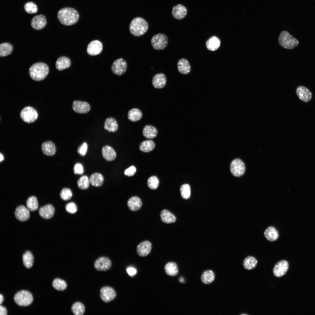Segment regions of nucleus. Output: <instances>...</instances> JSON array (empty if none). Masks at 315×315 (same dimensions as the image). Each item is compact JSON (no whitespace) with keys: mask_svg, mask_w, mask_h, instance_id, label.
<instances>
[{"mask_svg":"<svg viewBox=\"0 0 315 315\" xmlns=\"http://www.w3.org/2000/svg\"><path fill=\"white\" fill-rule=\"evenodd\" d=\"M20 116L23 121L29 123L34 122L37 119L38 114L34 108L30 106H27L22 109Z\"/></svg>","mask_w":315,"mask_h":315,"instance_id":"nucleus-6","label":"nucleus"},{"mask_svg":"<svg viewBox=\"0 0 315 315\" xmlns=\"http://www.w3.org/2000/svg\"><path fill=\"white\" fill-rule=\"evenodd\" d=\"M22 258L23 265L26 267L29 268L33 266L34 258L30 251H26L23 254Z\"/></svg>","mask_w":315,"mask_h":315,"instance_id":"nucleus-36","label":"nucleus"},{"mask_svg":"<svg viewBox=\"0 0 315 315\" xmlns=\"http://www.w3.org/2000/svg\"><path fill=\"white\" fill-rule=\"evenodd\" d=\"M127 271L129 275L133 276L136 273V269L132 267H129L127 268Z\"/></svg>","mask_w":315,"mask_h":315,"instance_id":"nucleus-52","label":"nucleus"},{"mask_svg":"<svg viewBox=\"0 0 315 315\" xmlns=\"http://www.w3.org/2000/svg\"><path fill=\"white\" fill-rule=\"evenodd\" d=\"M4 300V298L3 295L1 294H0V303L1 304L3 302Z\"/></svg>","mask_w":315,"mask_h":315,"instance_id":"nucleus-54","label":"nucleus"},{"mask_svg":"<svg viewBox=\"0 0 315 315\" xmlns=\"http://www.w3.org/2000/svg\"><path fill=\"white\" fill-rule=\"evenodd\" d=\"M258 261L256 259L252 256H249L244 259L243 262L244 267L247 270H252L256 267Z\"/></svg>","mask_w":315,"mask_h":315,"instance_id":"nucleus-37","label":"nucleus"},{"mask_svg":"<svg viewBox=\"0 0 315 315\" xmlns=\"http://www.w3.org/2000/svg\"><path fill=\"white\" fill-rule=\"evenodd\" d=\"M136 169L134 166H132L126 169L124 172V174L128 176H133L136 173Z\"/></svg>","mask_w":315,"mask_h":315,"instance_id":"nucleus-51","label":"nucleus"},{"mask_svg":"<svg viewBox=\"0 0 315 315\" xmlns=\"http://www.w3.org/2000/svg\"><path fill=\"white\" fill-rule=\"evenodd\" d=\"M90 184L95 187H99L103 184L104 177L101 174L95 172L91 174L89 177Z\"/></svg>","mask_w":315,"mask_h":315,"instance_id":"nucleus-28","label":"nucleus"},{"mask_svg":"<svg viewBox=\"0 0 315 315\" xmlns=\"http://www.w3.org/2000/svg\"><path fill=\"white\" fill-rule=\"evenodd\" d=\"M60 196L61 198L63 200L67 201L71 198L73 196V193L70 188H65L61 190L60 193Z\"/></svg>","mask_w":315,"mask_h":315,"instance_id":"nucleus-46","label":"nucleus"},{"mask_svg":"<svg viewBox=\"0 0 315 315\" xmlns=\"http://www.w3.org/2000/svg\"><path fill=\"white\" fill-rule=\"evenodd\" d=\"M127 67V64L126 61L123 58H119L113 62L111 69L114 74L120 76L126 72Z\"/></svg>","mask_w":315,"mask_h":315,"instance_id":"nucleus-9","label":"nucleus"},{"mask_svg":"<svg viewBox=\"0 0 315 315\" xmlns=\"http://www.w3.org/2000/svg\"><path fill=\"white\" fill-rule=\"evenodd\" d=\"M88 148L87 144L84 142L81 144L77 148L78 153L81 156H84L86 154Z\"/></svg>","mask_w":315,"mask_h":315,"instance_id":"nucleus-49","label":"nucleus"},{"mask_svg":"<svg viewBox=\"0 0 315 315\" xmlns=\"http://www.w3.org/2000/svg\"><path fill=\"white\" fill-rule=\"evenodd\" d=\"M24 8L25 11L30 14H34L38 11L37 5L32 1L27 2L24 5Z\"/></svg>","mask_w":315,"mask_h":315,"instance_id":"nucleus-44","label":"nucleus"},{"mask_svg":"<svg viewBox=\"0 0 315 315\" xmlns=\"http://www.w3.org/2000/svg\"><path fill=\"white\" fill-rule=\"evenodd\" d=\"M15 215L16 218L21 221L26 220L30 216L29 210L22 205L18 206L16 208Z\"/></svg>","mask_w":315,"mask_h":315,"instance_id":"nucleus-19","label":"nucleus"},{"mask_svg":"<svg viewBox=\"0 0 315 315\" xmlns=\"http://www.w3.org/2000/svg\"><path fill=\"white\" fill-rule=\"evenodd\" d=\"M65 209L68 213L74 214L77 211V207L75 203L73 202H71L67 203L65 206Z\"/></svg>","mask_w":315,"mask_h":315,"instance_id":"nucleus-48","label":"nucleus"},{"mask_svg":"<svg viewBox=\"0 0 315 315\" xmlns=\"http://www.w3.org/2000/svg\"><path fill=\"white\" fill-rule=\"evenodd\" d=\"M180 192L182 197L184 199L189 198L190 195V188L189 185L185 184L180 188Z\"/></svg>","mask_w":315,"mask_h":315,"instance_id":"nucleus-47","label":"nucleus"},{"mask_svg":"<svg viewBox=\"0 0 315 315\" xmlns=\"http://www.w3.org/2000/svg\"><path fill=\"white\" fill-rule=\"evenodd\" d=\"M72 312L75 315H82L85 311V308L84 304L79 302L74 303L71 307Z\"/></svg>","mask_w":315,"mask_h":315,"instance_id":"nucleus-40","label":"nucleus"},{"mask_svg":"<svg viewBox=\"0 0 315 315\" xmlns=\"http://www.w3.org/2000/svg\"><path fill=\"white\" fill-rule=\"evenodd\" d=\"M288 267V263L287 261L284 260L280 261L274 266L273 270V274L276 277H281L286 274Z\"/></svg>","mask_w":315,"mask_h":315,"instance_id":"nucleus-12","label":"nucleus"},{"mask_svg":"<svg viewBox=\"0 0 315 315\" xmlns=\"http://www.w3.org/2000/svg\"><path fill=\"white\" fill-rule=\"evenodd\" d=\"M264 235L267 239L270 242L277 240L279 237V234L277 230L274 227L270 226L266 229Z\"/></svg>","mask_w":315,"mask_h":315,"instance_id":"nucleus-30","label":"nucleus"},{"mask_svg":"<svg viewBox=\"0 0 315 315\" xmlns=\"http://www.w3.org/2000/svg\"><path fill=\"white\" fill-rule=\"evenodd\" d=\"M168 43L167 36L165 34L158 33L153 36L151 40L152 47L155 50H160L164 49Z\"/></svg>","mask_w":315,"mask_h":315,"instance_id":"nucleus-7","label":"nucleus"},{"mask_svg":"<svg viewBox=\"0 0 315 315\" xmlns=\"http://www.w3.org/2000/svg\"><path fill=\"white\" fill-rule=\"evenodd\" d=\"M142 203L141 199L136 196L130 197L127 202V205L131 211H136L140 209Z\"/></svg>","mask_w":315,"mask_h":315,"instance_id":"nucleus-26","label":"nucleus"},{"mask_svg":"<svg viewBox=\"0 0 315 315\" xmlns=\"http://www.w3.org/2000/svg\"><path fill=\"white\" fill-rule=\"evenodd\" d=\"M49 68L46 63L38 62L32 64L29 68V74L31 78L36 81L44 79L48 75Z\"/></svg>","mask_w":315,"mask_h":315,"instance_id":"nucleus-2","label":"nucleus"},{"mask_svg":"<svg viewBox=\"0 0 315 315\" xmlns=\"http://www.w3.org/2000/svg\"><path fill=\"white\" fill-rule=\"evenodd\" d=\"M102 156L104 159L108 161L114 160L116 157V153L114 150L111 146L106 145L102 149Z\"/></svg>","mask_w":315,"mask_h":315,"instance_id":"nucleus-21","label":"nucleus"},{"mask_svg":"<svg viewBox=\"0 0 315 315\" xmlns=\"http://www.w3.org/2000/svg\"><path fill=\"white\" fill-rule=\"evenodd\" d=\"M172 13L175 19L181 20L184 18L186 16L187 10L185 6L181 4H178L173 7Z\"/></svg>","mask_w":315,"mask_h":315,"instance_id":"nucleus-18","label":"nucleus"},{"mask_svg":"<svg viewBox=\"0 0 315 315\" xmlns=\"http://www.w3.org/2000/svg\"><path fill=\"white\" fill-rule=\"evenodd\" d=\"M160 217L162 221L167 224L174 223L176 220L174 215L166 209L163 210L161 212Z\"/></svg>","mask_w":315,"mask_h":315,"instance_id":"nucleus-32","label":"nucleus"},{"mask_svg":"<svg viewBox=\"0 0 315 315\" xmlns=\"http://www.w3.org/2000/svg\"><path fill=\"white\" fill-rule=\"evenodd\" d=\"M14 299L17 304L23 307L30 305L33 300L31 293L26 290H22L18 292L15 295Z\"/></svg>","mask_w":315,"mask_h":315,"instance_id":"nucleus-5","label":"nucleus"},{"mask_svg":"<svg viewBox=\"0 0 315 315\" xmlns=\"http://www.w3.org/2000/svg\"><path fill=\"white\" fill-rule=\"evenodd\" d=\"M296 91L297 96L301 101L307 102L311 100L312 97V93L306 87L300 86L296 88Z\"/></svg>","mask_w":315,"mask_h":315,"instance_id":"nucleus-16","label":"nucleus"},{"mask_svg":"<svg viewBox=\"0 0 315 315\" xmlns=\"http://www.w3.org/2000/svg\"><path fill=\"white\" fill-rule=\"evenodd\" d=\"M142 113L139 109L134 108L130 110L128 113L127 117L128 119L133 122L137 121L142 118Z\"/></svg>","mask_w":315,"mask_h":315,"instance_id":"nucleus-34","label":"nucleus"},{"mask_svg":"<svg viewBox=\"0 0 315 315\" xmlns=\"http://www.w3.org/2000/svg\"><path fill=\"white\" fill-rule=\"evenodd\" d=\"M278 41L279 44L282 47L288 49L294 48L299 43L297 39L286 31L281 32L279 37Z\"/></svg>","mask_w":315,"mask_h":315,"instance_id":"nucleus-4","label":"nucleus"},{"mask_svg":"<svg viewBox=\"0 0 315 315\" xmlns=\"http://www.w3.org/2000/svg\"><path fill=\"white\" fill-rule=\"evenodd\" d=\"M111 265L112 263L110 259L105 256L99 258L94 263L95 268L98 271H107L110 269Z\"/></svg>","mask_w":315,"mask_h":315,"instance_id":"nucleus-11","label":"nucleus"},{"mask_svg":"<svg viewBox=\"0 0 315 315\" xmlns=\"http://www.w3.org/2000/svg\"><path fill=\"white\" fill-rule=\"evenodd\" d=\"M220 41L219 39L216 36H213L209 38L206 43L207 48L209 50L214 51L219 47Z\"/></svg>","mask_w":315,"mask_h":315,"instance_id":"nucleus-29","label":"nucleus"},{"mask_svg":"<svg viewBox=\"0 0 315 315\" xmlns=\"http://www.w3.org/2000/svg\"><path fill=\"white\" fill-rule=\"evenodd\" d=\"M159 180L158 177L155 176L150 177L148 179L147 185L148 187L152 190L157 188L159 185Z\"/></svg>","mask_w":315,"mask_h":315,"instance_id":"nucleus-45","label":"nucleus"},{"mask_svg":"<svg viewBox=\"0 0 315 315\" xmlns=\"http://www.w3.org/2000/svg\"><path fill=\"white\" fill-rule=\"evenodd\" d=\"M70 59L67 57L62 56L59 57L55 63L56 69L59 71H62L69 68L71 65Z\"/></svg>","mask_w":315,"mask_h":315,"instance_id":"nucleus-27","label":"nucleus"},{"mask_svg":"<svg viewBox=\"0 0 315 315\" xmlns=\"http://www.w3.org/2000/svg\"><path fill=\"white\" fill-rule=\"evenodd\" d=\"M84 172L83 167L82 164L76 163L73 168V172L75 174L82 175Z\"/></svg>","mask_w":315,"mask_h":315,"instance_id":"nucleus-50","label":"nucleus"},{"mask_svg":"<svg viewBox=\"0 0 315 315\" xmlns=\"http://www.w3.org/2000/svg\"><path fill=\"white\" fill-rule=\"evenodd\" d=\"M0 162H1L4 159V158L3 155L1 153H0Z\"/></svg>","mask_w":315,"mask_h":315,"instance_id":"nucleus-55","label":"nucleus"},{"mask_svg":"<svg viewBox=\"0 0 315 315\" xmlns=\"http://www.w3.org/2000/svg\"><path fill=\"white\" fill-rule=\"evenodd\" d=\"M155 146V143L153 140H146L140 144L139 148L141 151L143 152L148 153L153 150Z\"/></svg>","mask_w":315,"mask_h":315,"instance_id":"nucleus-35","label":"nucleus"},{"mask_svg":"<svg viewBox=\"0 0 315 315\" xmlns=\"http://www.w3.org/2000/svg\"><path fill=\"white\" fill-rule=\"evenodd\" d=\"M0 315H6L7 314V311L6 308L3 306H0Z\"/></svg>","mask_w":315,"mask_h":315,"instance_id":"nucleus-53","label":"nucleus"},{"mask_svg":"<svg viewBox=\"0 0 315 315\" xmlns=\"http://www.w3.org/2000/svg\"><path fill=\"white\" fill-rule=\"evenodd\" d=\"M57 17L59 22L62 24L70 26L74 25L78 22L79 15L75 9L70 7H65L59 10Z\"/></svg>","mask_w":315,"mask_h":315,"instance_id":"nucleus-1","label":"nucleus"},{"mask_svg":"<svg viewBox=\"0 0 315 315\" xmlns=\"http://www.w3.org/2000/svg\"><path fill=\"white\" fill-rule=\"evenodd\" d=\"M90 184L89 178L86 175L81 176L77 181L78 188L82 190L88 189L89 187Z\"/></svg>","mask_w":315,"mask_h":315,"instance_id":"nucleus-41","label":"nucleus"},{"mask_svg":"<svg viewBox=\"0 0 315 315\" xmlns=\"http://www.w3.org/2000/svg\"><path fill=\"white\" fill-rule=\"evenodd\" d=\"M53 287L58 291H63L67 287L66 281L60 278H56L54 280L52 283Z\"/></svg>","mask_w":315,"mask_h":315,"instance_id":"nucleus-43","label":"nucleus"},{"mask_svg":"<svg viewBox=\"0 0 315 315\" xmlns=\"http://www.w3.org/2000/svg\"><path fill=\"white\" fill-rule=\"evenodd\" d=\"M26 204L27 208L31 211L36 210L38 207L36 197L34 196L29 197L27 200Z\"/></svg>","mask_w":315,"mask_h":315,"instance_id":"nucleus-42","label":"nucleus"},{"mask_svg":"<svg viewBox=\"0 0 315 315\" xmlns=\"http://www.w3.org/2000/svg\"><path fill=\"white\" fill-rule=\"evenodd\" d=\"M55 209L51 204H48L41 207L39 209L40 216L42 218L48 219L53 215Z\"/></svg>","mask_w":315,"mask_h":315,"instance_id":"nucleus-22","label":"nucleus"},{"mask_svg":"<svg viewBox=\"0 0 315 315\" xmlns=\"http://www.w3.org/2000/svg\"><path fill=\"white\" fill-rule=\"evenodd\" d=\"M73 110L76 113L80 114H85L90 111L91 106L88 102L85 101L75 100L72 103Z\"/></svg>","mask_w":315,"mask_h":315,"instance_id":"nucleus-13","label":"nucleus"},{"mask_svg":"<svg viewBox=\"0 0 315 315\" xmlns=\"http://www.w3.org/2000/svg\"><path fill=\"white\" fill-rule=\"evenodd\" d=\"M143 136L148 139H153L157 136L158 132L155 127L150 125L145 126L143 129Z\"/></svg>","mask_w":315,"mask_h":315,"instance_id":"nucleus-31","label":"nucleus"},{"mask_svg":"<svg viewBox=\"0 0 315 315\" xmlns=\"http://www.w3.org/2000/svg\"><path fill=\"white\" fill-rule=\"evenodd\" d=\"M151 249V244L149 241L146 240L141 242L138 245L136 251L138 256L144 257L148 256Z\"/></svg>","mask_w":315,"mask_h":315,"instance_id":"nucleus-17","label":"nucleus"},{"mask_svg":"<svg viewBox=\"0 0 315 315\" xmlns=\"http://www.w3.org/2000/svg\"><path fill=\"white\" fill-rule=\"evenodd\" d=\"M164 270L165 273L170 276L176 275L178 272L177 265L174 262H169L167 263L164 266Z\"/></svg>","mask_w":315,"mask_h":315,"instance_id":"nucleus-33","label":"nucleus"},{"mask_svg":"<svg viewBox=\"0 0 315 315\" xmlns=\"http://www.w3.org/2000/svg\"><path fill=\"white\" fill-rule=\"evenodd\" d=\"M230 169L231 173L234 176L239 177L244 175L246 167L244 162L241 160L236 158L231 162Z\"/></svg>","mask_w":315,"mask_h":315,"instance_id":"nucleus-8","label":"nucleus"},{"mask_svg":"<svg viewBox=\"0 0 315 315\" xmlns=\"http://www.w3.org/2000/svg\"><path fill=\"white\" fill-rule=\"evenodd\" d=\"M148 28L147 22L144 18L140 17H136L131 21L129 30L133 36L139 37L144 34Z\"/></svg>","mask_w":315,"mask_h":315,"instance_id":"nucleus-3","label":"nucleus"},{"mask_svg":"<svg viewBox=\"0 0 315 315\" xmlns=\"http://www.w3.org/2000/svg\"><path fill=\"white\" fill-rule=\"evenodd\" d=\"M104 127L107 131L115 132L118 128V125L116 120L113 117H108L104 121Z\"/></svg>","mask_w":315,"mask_h":315,"instance_id":"nucleus-23","label":"nucleus"},{"mask_svg":"<svg viewBox=\"0 0 315 315\" xmlns=\"http://www.w3.org/2000/svg\"><path fill=\"white\" fill-rule=\"evenodd\" d=\"M13 50V46L10 43H3L0 45V56L3 57L10 54Z\"/></svg>","mask_w":315,"mask_h":315,"instance_id":"nucleus-39","label":"nucleus"},{"mask_svg":"<svg viewBox=\"0 0 315 315\" xmlns=\"http://www.w3.org/2000/svg\"><path fill=\"white\" fill-rule=\"evenodd\" d=\"M116 296V293L115 290L109 286L102 287L100 290V297L101 300L106 303L113 300Z\"/></svg>","mask_w":315,"mask_h":315,"instance_id":"nucleus-10","label":"nucleus"},{"mask_svg":"<svg viewBox=\"0 0 315 315\" xmlns=\"http://www.w3.org/2000/svg\"><path fill=\"white\" fill-rule=\"evenodd\" d=\"M103 49L102 43L98 40H94L90 42L87 48L88 54L91 56H95L100 54Z\"/></svg>","mask_w":315,"mask_h":315,"instance_id":"nucleus-14","label":"nucleus"},{"mask_svg":"<svg viewBox=\"0 0 315 315\" xmlns=\"http://www.w3.org/2000/svg\"><path fill=\"white\" fill-rule=\"evenodd\" d=\"M177 69L181 74L186 75L189 74L191 70V66L188 61L186 59L182 58L177 62Z\"/></svg>","mask_w":315,"mask_h":315,"instance_id":"nucleus-25","label":"nucleus"},{"mask_svg":"<svg viewBox=\"0 0 315 315\" xmlns=\"http://www.w3.org/2000/svg\"><path fill=\"white\" fill-rule=\"evenodd\" d=\"M215 275L211 270H208L204 271L202 275L201 280L205 284H209L214 280Z\"/></svg>","mask_w":315,"mask_h":315,"instance_id":"nucleus-38","label":"nucleus"},{"mask_svg":"<svg viewBox=\"0 0 315 315\" xmlns=\"http://www.w3.org/2000/svg\"><path fill=\"white\" fill-rule=\"evenodd\" d=\"M41 149L43 153L48 156L54 155L56 151L55 145L51 141H47L43 142L41 145Z\"/></svg>","mask_w":315,"mask_h":315,"instance_id":"nucleus-24","label":"nucleus"},{"mask_svg":"<svg viewBox=\"0 0 315 315\" xmlns=\"http://www.w3.org/2000/svg\"><path fill=\"white\" fill-rule=\"evenodd\" d=\"M47 23L46 17L40 14L33 17L31 21V25L35 30H40L45 27Z\"/></svg>","mask_w":315,"mask_h":315,"instance_id":"nucleus-15","label":"nucleus"},{"mask_svg":"<svg viewBox=\"0 0 315 315\" xmlns=\"http://www.w3.org/2000/svg\"><path fill=\"white\" fill-rule=\"evenodd\" d=\"M166 76L164 74L162 73L157 74L154 75L152 80L153 86L157 89L163 88L166 85Z\"/></svg>","mask_w":315,"mask_h":315,"instance_id":"nucleus-20","label":"nucleus"}]
</instances>
